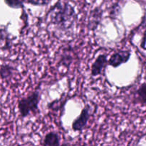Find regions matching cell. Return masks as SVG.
I'll use <instances>...</instances> for the list:
<instances>
[{
  "instance_id": "1",
  "label": "cell",
  "mask_w": 146,
  "mask_h": 146,
  "mask_svg": "<svg viewBox=\"0 0 146 146\" xmlns=\"http://www.w3.org/2000/svg\"><path fill=\"white\" fill-rule=\"evenodd\" d=\"M48 18L50 24L65 33L72 30L76 22L77 14L72 5L59 0L50 9Z\"/></svg>"
},
{
  "instance_id": "2",
  "label": "cell",
  "mask_w": 146,
  "mask_h": 146,
  "mask_svg": "<svg viewBox=\"0 0 146 146\" xmlns=\"http://www.w3.org/2000/svg\"><path fill=\"white\" fill-rule=\"evenodd\" d=\"M41 100V94L38 90L33 91L27 96L19 100L18 110L20 115L26 118L38 111V104Z\"/></svg>"
},
{
  "instance_id": "3",
  "label": "cell",
  "mask_w": 146,
  "mask_h": 146,
  "mask_svg": "<svg viewBox=\"0 0 146 146\" xmlns=\"http://www.w3.org/2000/svg\"><path fill=\"white\" fill-rule=\"evenodd\" d=\"M91 117V107L86 105L81 111L80 115L76 118L72 123V129L74 131H84L88 124V120Z\"/></svg>"
},
{
  "instance_id": "4",
  "label": "cell",
  "mask_w": 146,
  "mask_h": 146,
  "mask_svg": "<svg viewBox=\"0 0 146 146\" xmlns=\"http://www.w3.org/2000/svg\"><path fill=\"white\" fill-rule=\"evenodd\" d=\"M131 52L129 50H119L114 52L108 59V65L113 68H118L129 61Z\"/></svg>"
},
{
  "instance_id": "5",
  "label": "cell",
  "mask_w": 146,
  "mask_h": 146,
  "mask_svg": "<svg viewBox=\"0 0 146 146\" xmlns=\"http://www.w3.org/2000/svg\"><path fill=\"white\" fill-rule=\"evenodd\" d=\"M108 65V57L106 54H100L91 66V74L92 76H97L101 74L106 66Z\"/></svg>"
},
{
  "instance_id": "6",
  "label": "cell",
  "mask_w": 146,
  "mask_h": 146,
  "mask_svg": "<svg viewBox=\"0 0 146 146\" xmlns=\"http://www.w3.org/2000/svg\"><path fill=\"white\" fill-rule=\"evenodd\" d=\"M102 17V11L99 8H96L91 11L88 19V28L91 30H94L97 28L101 21Z\"/></svg>"
},
{
  "instance_id": "7",
  "label": "cell",
  "mask_w": 146,
  "mask_h": 146,
  "mask_svg": "<svg viewBox=\"0 0 146 146\" xmlns=\"http://www.w3.org/2000/svg\"><path fill=\"white\" fill-rule=\"evenodd\" d=\"M43 145L46 146H57L60 145V136L56 132L48 133L43 140Z\"/></svg>"
},
{
  "instance_id": "8",
  "label": "cell",
  "mask_w": 146,
  "mask_h": 146,
  "mask_svg": "<svg viewBox=\"0 0 146 146\" xmlns=\"http://www.w3.org/2000/svg\"><path fill=\"white\" fill-rule=\"evenodd\" d=\"M135 100L143 106H145L146 103V84L145 82L143 83L135 91Z\"/></svg>"
},
{
  "instance_id": "9",
  "label": "cell",
  "mask_w": 146,
  "mask_h": 146,
  "mask_svg": "<svg viewBox=\"0 0 146 146\" xmlns=\"http://www.w3.org/2000/svg\"><path fill=\"white\" fill-rule=\"evenodd\" d=\"M16 71L15 67L9 64H4L2 65L0 68V76L3 79H7L9 78L14 75Z\"/></svg>"
},
{
  "instance_id": "10",
  "label": "cell",
  "mask_w": 146,
  "mask_h": 146,
  "mask_svg": "<svg viewBox=\"0 0 146 146\" xmlns=\"http://www.w3.org/2000/svg\"><path fill=\"white\" fill-rule=\"evenodd\" d=\"M69 50H65L64 54L61 55V58L60 59V64L64 66H68L72 61L73 57L71 53L68 52Z\"/></svg>"
},
{
  "instance_id": "11",
  "label": "cell",
  "mask_w": 146,
  "mask_h": 146,
  "mask_svg": "<svg viewBox=\"0 0 146 146\" xmlns=\"http://www.w3.org/2000/svg\"><path fill=\"white\" fill-rule=\"evenodd\" d=\"M8 7L12 9H21L24 7L26 0H4Z\"/></svg>"
},
{
  "instance_id": "12",
  "label": "cell",
  "mask_w": 146,
  "mask_h": 146,
  "mask_svg": "<svg viewBox=\"0 0 146 146\" xmlns=\"http://www.w3.org/2000/svg\"><path fill=\"white\" fill-rule=\"evenodd\" d=\"M27 1L29 4L35 6L47 5L49 2V0H27Z\"/></svg>"
},
{
  "instance_id": "13",
  "label": "cell",
  "mask_w": 146,
  "mask_h": 146,
  "mask_svg": "<svg viewBox=\"0 0 146 146\" xmlns=\"http://www.w3.org/2000/svg\"><path fill=\"white\" fill-rule=\"evenodd\" d=\"M141 46L142 47V48L143 50L145 49V32H144L143 34V36L142 42H141Z\"/></svg>"
},
{
  "instance_id": "14",
  "label": "cell",
  "mask_w": 146,
  "mask_h": 146,
  "mask_svg": "<svg viewBox=\"0 0 146 146\" xmlns=\"http://www.w3.org/2000/svg\"><path fill=\"white\" fill-rule=\"evenodd\" d=\"M5 38V31L3 29H0V41Z\"/></svg>"
}]
</instances>
